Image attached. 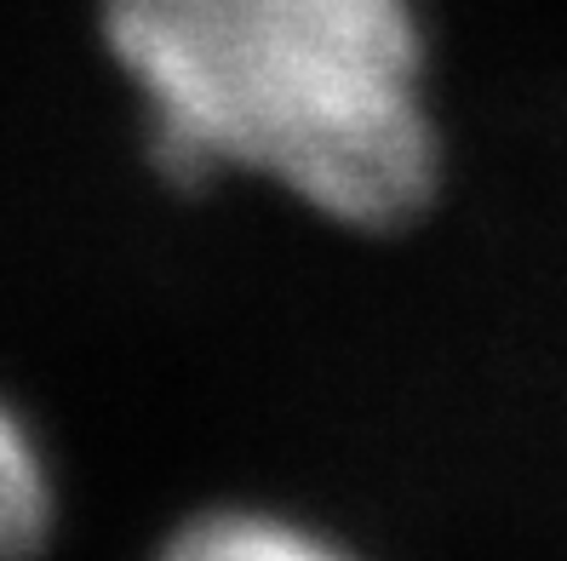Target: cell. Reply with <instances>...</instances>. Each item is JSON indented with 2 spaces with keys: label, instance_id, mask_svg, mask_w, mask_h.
I'll return each instance as SVG.
<instances>
[{
  "label": "cell",
  "instance_id": "obj_1",
  "mask_svg": "<svg viewBox=\"0 0 567 561\" xmlns=\"http://www.w3.org/2000/svg\"><path fill=\"white\" fill-rule=\"evenodd\" d=\"M97 29L173 184H247L355 241L436 212L419 0H97Z\"/></svg>",
  "mask_w": 567,
  "mask_h": 561
},
{
  "label": "cell",
  "instance_id": "obj_3",
  "mask_svg": "<svg viewBox=\"0 0 567 561\" xmlns=\"http://www.w3.org/2000/svg\"><path fill=\"white\" fill-rule=\"evenodd\" d=\"M58 521V476L29 418L0 395V561H35Z\"/></svg>",
  "mask_w": 567,
  "mask_h": 561
},
{
  "label": "cell",
  "instance_id": "obj_2",
  "mask_svg": "<svg viewBox=\"0 0 567 561\" xmlns=\"http://www.w3.org/2000/svg\"><path fill=\"white\" fill-rule=\"evenodd\" d=\"M150 561H367L327 521L264 499H224L166 527Z\"/></svg>",
  "mask_w": 567,
  "mask_h": 561
}]
</instances>
